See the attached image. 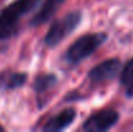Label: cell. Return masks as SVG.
<instances>
[{"label":"cell","mask_w":133,"mask_h":132,"mask_svg":"<svg viewBox=\"0 0 133 132\" xmlns=\"http://www.w3.org/2000/svg\"><path fill=\"white\" fill-rule=\"evenodd\" d=\"M38 0H16L0 12V40L9 39L18 31V22L23 14L35 8Z\"/></svg>","instance_id":"6da1fadb"},{"label":"cell","mask_w":133,"mask_h":132,"mask_svg":"<svg viewBox=\"0 0 133 132\" xmlns=\"http://www.w3.org/2000/svg\"><path fill=\"white\" fill-rule=\"evenodd\" d=\"M27 82L26 73H10L5 71L0 75V87L4 89H16L22 87Z\"/></svg>","instance_id":"ba28073f"},{"label":"cell","mask_w":133,"mask_h":132,"mask_svg":"<svg viewBox=\"0 0 133 132\" xmlns=\"http://www.w3.org/2000/svg\"><path fill=\"white\" fill-rule=\"evenodd\" d=\"M3 131H4V127H3V126L0 124V132H3Z\"/></svg>","instance_id":"8fae6325"},{"label":"cell","mask_w":133,"mask_h":132,"mask_svg":"<svg viewBox=\"0 0 133 132\" xmlns=\"http://www.w3.org/2000/svg\"><path fill=\"white\" fill-rule=\"evenodd\" d=\"M119 119L118 111L112 109H105L94 113L83 123L82 130L87 132H103L116 124Z\"/></svg>","instance_id":"277c9868"},{"label":"cell","mask_w":133,"mask_h":132,"mask_svg":"<svg viewBox=\"0 0 133 132\" xmlns=\"http://www.w3.org/2000/svg\"><path fill=\"white\" fill-rule=\"evenodd\" d=\"M82 17L83 13L80 10H74L67 13L63 18L56 21L48 30L44 38V43L50 48L58 45L67 35H70L79 26V23L82 22Z\"/></svg>","instance_id":"3957f363"},{"label":"cell","mask_w":133,"mask_h":132,"mask_svg":"<svg viewBox=\"0 0 133 132\" xmlns=\"http://www.w3.org/2000/svg\"><path fill=\"white\" fill-rule=\"evenodd\" d=\"M120 83L127 88L128 96H133V58L129 60L122 70Z\"/></svg>","instance_id":"30bf717a"},{"label":"cell","mask_w":133,"mask_h":132,"mask_svg":"<svg viewBox=\"0 0 133 132\" xmlns=\"http://www.w3.org/2000/svg\"><path fill=\"white\" fill-rule=\"evenodd\" d=\"M76 117V111L72 108L65 109L61 113H58L57 115H54L53 118L48 119V122L43 126V131L48 132H56V131H62L65 128H67L75 119Z\"/></svg>","instance_id":"8992f818"},{"label":"cell","mask_w":133,"mask_h":132,"mask_svg":"<svg viewBox=\"0 0 133 132\" xmlns=\"http://www.w3.org/2000/svg\"><path fill=\"white\" fill-rule=\"evenodd\" d=\"M122 69V62L118 58H109L97 66H94L88 74L89 80L92 83H102L115 78Z\"/></svg>","instance_id":"5b68a950"},{"label":"cell","mask_w":133,"mask_h":132,"mask_svg":"<svg viewBox=\"0 0 133 132\" xmlns=\"http://www.w3.org/2000/svg\"><path fill=\"white\" fill-rule=\"evenodd\" d=\"M56 84H57V77L54 74H50V73L40 74L35 78L34 89L38 93H44L46 91H49L52 87H54Z\"/></svg>","instance_id":"9c48e42d"},{"label":"cell","mask_w":133,"mask_h":132,"mask_svg":"<svg viewBox=\"0 0 133 132\" xmlns=\"http://www.w3.org/2000/svg\"><path fill=\"white\" fill-rule=\"evenodd\" d=\"M63 1L65 0H45L43 3V5L40 7V9L31 18L30 25L31 26H39V25L45 23L48 20H50L53 17V14L63 4Z\"/></svg>","instance_id":"52a82bcc"},{"label":"cell","mask_w":133,"mask_h":132,"mask_svg":"<svg viewBox=\"0 0 133 132\" xmlns=\"http://www.w3.org/2000/svg\"><path fill=\"white\" fill-rule=\"evenodd\" d=\"M106 39L107 35L105 33H92L78 38L67 48L65 53L66 61H69L70 64H78L83 61L92 53H94L99 45L106 42Z\"/></svg>","instance_id":"7a4b0ae2"}]
</instances>
